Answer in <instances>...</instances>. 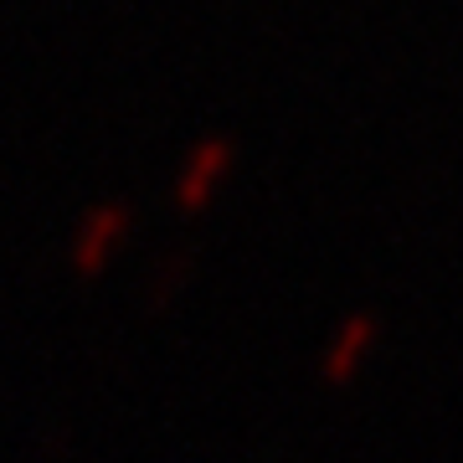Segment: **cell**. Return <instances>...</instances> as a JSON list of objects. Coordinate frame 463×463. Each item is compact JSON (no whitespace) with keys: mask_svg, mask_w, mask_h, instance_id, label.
Wrapping results in <instances>:
<instances>
[{"mask_svg":"<svg viewBox=\"0 0 463 463\" xmlns=\"http://www.w3.org/2000/svg\"><path fill=\"white\" fill-rule=\"evenodd\" d=\"M124 227H129V206H99V212L88 216L83 232H78V242H72L78 273H99V268L109 263L114 242L124 237Z\"/></svg>","mask_w":463,"mask_h":463,"instance_id":"2","label":"cell"},{"mask_svg":"<svg viewBox=\"0 0 463 463\" xmlns=\"http://www.w3.org/2000/svg\"><path fill=\"white\" fill-rule=\"evenodd\" d=\"M227 165H232V145L227 139H206V145H196V155H191L181 185H175V206H181V212H201V206L212 201V191H216V181H222V170Z\"/></svg>","mask_w":463,"mask_h":463,"instance_id":"1","label":"cell"},{"mask_svg":"<svg viewBox=\"0 0 463 463\" xmlns=\"http://www.w3.org/2000/svg\"><path fill=\"white\" fill-rule=\"evenodd\" d=\"M371 340H376V319H371V315L345 319V330H340L335 350L325 355V376H330V381H350V376H355V365L365 361V345H371Z\"/></svg>","mask_w":463,"mask_h":463,"instance_id":"3","label":"cell"}]
</instances>
